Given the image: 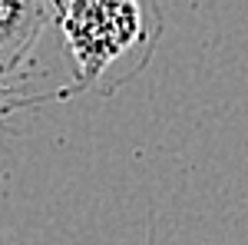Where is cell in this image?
<instances>
[{
	"label": "cell",
	"instance_id": "obj_1",
	"mask_svg": "<svg viewBox=\"0 0 248 245\" xmlns=\"http://www.w3.org/2000/svg\"><path fill=\"white\" fill-rule=\"evenodd\" d=\"M53 20L77 63V83L60 99L93 90L116 93L153 57L162 37L159 0H53Z\"/></svg>",
	"mask_w": 248,
	"mask_h": 245
},
{
	"label": "cell",
	"instance_id": "obj_2",
	"mask_svg": "<svg viewBox=\"0 0 248 245\" xmlns=\"http://www.w3.org/2000/svg\"><path fill=\"white\" fill-rule=\"evenodd\" d=\"M53 0H0V76H10L33 53L53 23Z\"/></svg>",
	"mask_w": 248,
	"mask_h": 245
}]
</instances>
